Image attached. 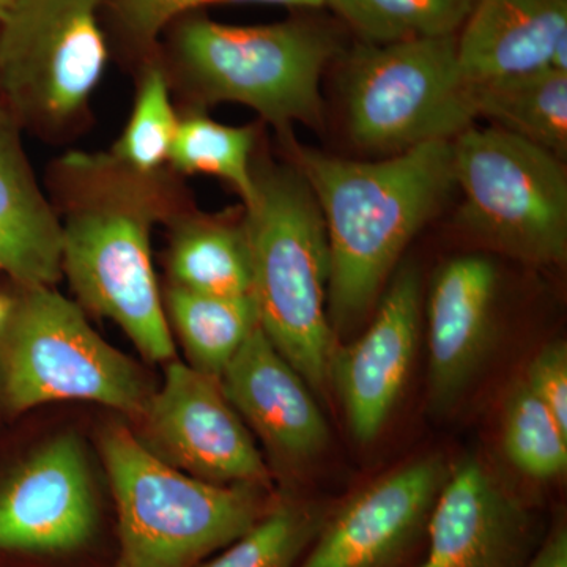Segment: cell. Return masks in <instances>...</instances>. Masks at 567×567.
<instances>
[{"mask_svg":"<svg viewBox=\"0 0 567 567\" xmlns=\"http://www.w3.org/2000/svg\"><path fill=\"white\" fill-rule=\"evenodd\" d=\"M62 275L89 311L107 317L147 360L175 354L152 262V230L193 204L171 169L144 174L111 152H70L51 166Z\"/></svg>","mask_w":567,"mask_h":567,"instance_id":"obj_1","label":"cell"},{"mask_svg":"<svg viewBox=\"0 0 567 567\" xmlns=\"http://www.w3.org/2000/svg\"><path fill=\"white\" fill-rule=\"evenodd\" d=\"M293 153L330 245L328 316L333 330H347L368 315L401 254L456 188L453 141L429 142L380 162L298 145Z\"/></svg>","mask_w":567,"mask_h":567,"instance_id":"obj_2","label":"cell"},{"mask_svg":"<svg viewBox=\"0 0 567 567\" xmlns=\"http://www.w3.org/2000/svg\"><path fill=\"white\" fill-rule=\"evenodd\" d=\"M244 226L259 327L320 393L336 354L328 316L331 259L322 212L303 175L292 167H254Z\"/></svg>","mask_w":567,"mask_h":567,"instance_id":"obj_3","label":"cell"},{"mask_svg":"<svg viewBox=\"0 0 567 567\" xmlns=\"http://www.w3.org/2000/svg\"><path fill=\"white\" fill-rule=\"evenodd\" d=\"M336 50L333 35L308 21L233 25L183 17L162 62L189 111L240 103L284 134L295 123L323 122L320 81Z\"/></svg>","mask_w":567,"mask_h":567,"instance_id":"obj_4","label":"cell"},{"mask_svg":"<svg viewBox=\"0 0 567 567\" xmlns=\"http://www.w3.org/2000/svg\"><path fill=\"white\" fill-rule=\"evenodd\" d=\"M102 447L118 511L115 567H194L264 517L254 486L188 475L126 429H110Z\"/></svg>","mask_w":567,"mask_h":567,"instance_id":"obj_5","label":"cell"},{"mask_svg":"<svg viewBox=\"0 0 567 567\" xmlns=\"http://www.w3.org/2000/svg\"><path fill=\"white\" fill-rule=\"evenodd\" d=\"M342 99L352 140L386 156L456 140L480 118L457 35L361 44L342 74Z\"/></svg>","mask_w":567,"mask_h":567,"instance_id":"obj_6","label":"cell"},{"mask_svg":"<svg viewBox=\"0 0 567 567\" xmlns=\"http://www.w3.org/2000/svg\"><path fill=\"white\" fill-rule=\"evenodd\" d=\"M151 393L132 360L52 287L21 289L0 333V404L11 412L91 401L141 416Z\"/></svg>","mask_w":567,"mask_h":567,"instance_id":"obj_7","label":"cell"},{"mask_svg":"<svg viewBox=\"0 0 567 567\" xmlns=\"http://www.w3.org/2000/svg\"><path fill=\"white\" fill-rule=\"evenodd\" d=\"M462 227L507 256L559 265L567 256L565 163L498 126H470L453 140Z\"/></svg>","mask_w":567,"mask_h":567,"instance_id":"obj_8","label":"cell"},{"mask_svg":"<svg viewBox=\"0 0 567 567\" xmlns=\"http://www.w3.org/2000/svg\"><path fill=\"white\" fill-rule=\"evenodd\" d=\"M110 0H17L0 21V100L22 130L65 136L87 114L110 50Z\"/></svg>","mask_w":567,"mask_h":567,"instance_id":"obj_9","label":"cell"},{"mask_svg":"<svg viewBox=\"0 0 567 567\" xmlns=\"http://www.w3.org/2000/svg\"><path fill=\"white\" fill-rule=\"evenodd\" d=\"M141 417L142 445L166 464L215 484L267 481V465L218 380L192 365L167 364L163 386Z\"/></svg>","mask_w":567,"mask_h":567,"instance_id":"obj_10","label":"cell"},{"mask_svg":"<svg viewBox=\"0 0 567 567\" xmlns=\"http://www.w3.org/2000/svg\"><path fill=\"white\" fill-rule=\"evenodd\" d=\"M95 527L87 461L73 435L40 447L0 486V551L65 554Z\"/></svg>","mask_w":567,"mask_h":567,"instance_id":"obj_11","label":"cell"},{"mask_svg":"<svg viewBox=\"0 0 567 567\" xmlns=\"http://www.w3.org/2000/svg\"><path fill=\"white\" fill-rule=\"evenodd\" d=\"M446 466L423 458L395 470L324 522L301 567H394L427 528Z\"/></svg>","mask_w":567,"mask_h":567,"instance_id":"obj_12","label":"cell"},{"mask_svg":"<svg viewBox=\"0 0 567 567\" xmlns=\"http://www.w3.org/2000/svg\"><path fill=\"white\" fill-rule=\"evenodd\" d=\"M425 529L421 567H525L537 548L528 511L473 457L447 472Z\"/></svg>","mask_w":567,"mask_h":567,"instance_id":"obj_13","label":"cell"},{"mask_svg":"<svg viewBox=\"0 0 567 567\" xmlns=\"http://www.w3.org/2000/svg\"><path fill=\"white\" fill-rule=\"evenodd\" d=\"M421 320V282L415 268L399 271L360 339L336 352L334 379L350 431L371 443L390 420L415 360Z\"/></svg>","mask_w":567,"mask_h":567,"instance_id":"obj_14","label":"cell"},{"mask_svg":"<svg viewBox=\"0 0 567 567\" xmlns=\"http://www.w3.org/2000/svg\"><path fill=\"white\" fill-rule=\"evenodd\" d=\"M219 386L278 456L301 462L322 453L330 427L303 377L257 327L226 365Z\"/></svg>","mask_w":567,"mask_h":567,"instance_id":"obj_15","label":"cell"},{"mask_svg":"<svg viewBox=\"0 0 567 567\" xmlns=\"http://www.w3.org/2000/svg\"><path fill=\"white\" fill-rule=\"evenodd\" d=\"M495 265L462 256L440 268L427 300L429 386L436 410L456 404L484 360L496 293Z\"/></svg>","mask_w":567,"mask_h":567,"instance_id":"obj_16","label":"cell"},{"mask_svg":"<svg viewBox=\"0 0 567 567\" xmlns=\"http://www.w3.org/2000/svg\"><path fill=\"white\" fill-rule=\"evenodd\" d=\"M0 270L21 289L52 287L62 276V229L41 192L22 128L0 100Z\"/></svg>","mask_w":567,"mask_h":567,"instance_id":"obj_17","label":"cell"},{"mask_svg":"<svg viewBox=\"0 0 567 567\" xmlns=\"http://www.w3.org/2000/svg\"><path fill=\"white\" fill-rule=\"evenodd\" d=\"M458 32V61L472 82L548 69L567 39V0H475Z\"/></svg>","mask_w":567,"mask_h":567,"instance_id":"obj_18","label":"cell"},{"mask_svg":"<svg viewBox=\"0 0 567 567\" xmlns=\"http://www.w3.org/2000/svg\"><path fill=\"white\" fill-rule=\"evenodd\" d=\"M167 226L171 286L226 297L251 295V259L244 216L234 221L229 216L207 215L189 207Z\"/></svg>","mask_w":567,"mask_h":567,"instance_id":"obj_19","label":"cell"},{"mask_svg":"<svg viewBox=\"0 0 567 567\" xmlns=\"http://www.w3.org/2000/svg\"><path fill=\"white\" fill-rule=\"evenodd\" d=\"M473 84L477 117L488 118L565 162L567 73L544 69Z\"/></svg>","mask_w":567,"mask_h":567,"instance_id":"obj_20","label":"cell"},{"mask_svg":"<svg viewBox=\"0 0 567 567\" xmlns=\"http://www.w3.org/2000/svg\"><path fill=\"white\" fill-rule=\"evenodd\" d=\"M164 309L181 336L189 365L216 380L259 327L252 295L226 297L171 286Z\"/></svg>","mask_w":567,"mask_h":567,"instance_id":"obj_21","label":"cell"},{"mask_svg":"<svg viewBox=\"0 0 567 567\" xmlns=\"http://www.w3.org/2000/svg\"><path fill=\"white\" fill-rule=\"evenodd\" d=\"M252 126H230L213 121L204 111H188L178 121L169 166L177 175H212L229 183L248 203L254 193Z\"/></svg>","mask_w":567,"mask_h":567,"instance_id":"obj_22","label":"cell"},{"mask_svg":"<svg viewBox=\"0 0 567 567\" xmlns=\"http://www.w3.org/2000/svg\"><path fill=\"white\" fill-rule=\"evenodd\" d=\"M363 43L457 35L475 0H322Z\"/></svg>","mask_w":567,"mask_h":567,"instance_id":"obj_23","label":"cell"},{"mask_svg":"<svg viewBox=\"0 0 567 567\" xmlns=\"http://www.w3.org/2000/svg\"><path fill=\"white\" fill-rule=\"evenodd\" d=\"M178 121L162 58L152 55L142 62L132 115L111 155L137 173L166 169Z\"/></svg>","mask_w":567,"mask_h":567,"instance_id":"obj_24","label":"cell"},{"mask_svg":"<svg viewBox=\"0 0 567 567\" xmlns=\"http://www.w3.org/2000/svg\"><path fill=\"white\" fill-rule=\"evenodd\" d=\"M503 447L518 472L537 481H550L567 470V429L520 382L505 402Z\"/></svg>","mask_w":567,"mask_h":567,"instance_id":"obj_25","label":"cell"},{"mask_svg":"<svg viewBox=\"0 0 567 567\" xmlns=\"http://www.w3.org/2000/svg\"><path fill=\"white\" fill-rule=\"evenodd\" d=\"M323 524L322 516L311 507H276L203 567H292Z\"/></svg>","mask_w":567,"mask_h":567,"instance_id":"obj_26","label":"cell"},{"mask_svg":"<svg viewBox=\"0 0 567 567\" xmlns=\"http://www.w3.org/2000/svg\"><path fill=\"white\" fill-rule=\"evenodd\" d=\"M237 2L275 3L300 9L323 7L322 0H110L123 33L142 62L158 54L156 41L175 21L205 7Z\"/></svg>","mask_w":567,"mask_h":567,"instance_id":"obj_27","label":"cell"},{"mask_svg":"<svg viewBox=\"0 0 567 567\" xmlns=\"http://www.w3.org/2000/svg\"><path fill=\"white\" fill-rule=\"evenodd\" d=\"M533 394L567 429V347L557 341L544 347L528 365L525 380Z\"/></svg>","mask_w":567,"mask_h":567,"instance_id":"obj_28","label":"cell"},{"mask_svg":"<svg viewBox=\"0 0 567 567\" xmlns=\"http://www.w3.org/2000/svg\"><path fill=\"white\" fill-rule=\"evenodd\" d=\"M525 567H567V529L558 522Z\"/></svg>","mask_w":567,"mask_h":567,"instance_id":"obj_29","label":"cell"},{"mask_svg":"<svg viewBox=\"0 0 567 567\" xmlns=\"http://www.w3.org/2000/svg\"><path fill=\"white\" fill-rule=\"evenodd\" d=\"M11 306H13V298L0 293V333H2L7 322H9Z\"/></svg>","mask_w":567,"mask_h":567,"instance_id":"obj_30","label":"cell"},{"mask_svg":"<svg viewBox=\"0 0 567 567\" xmlns=\"http://www.w3.org/2000/svg\"><path fill=\"white\" fill-rule=\"evenodd\" d=\"M14 2H17V0H0V21H2L3 18L9 14V11L11 10V7L14 6Z\"/></svg>","mask_w":567,"mask_h":567,"instance_id":"obj_31","label":"cell"}]
</instances>
